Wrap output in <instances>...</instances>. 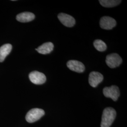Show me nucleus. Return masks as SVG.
I'll return each instance as SVG.
<instances>
[{"mask_svg":"<svg viewBox=\"0 0 127 127\" xmlns=\"http://www.w3.org/2000/svg\"><path fill=\"white\" fill-rule=\"evenodd\" d=\"M116 116V111L112 107H107L104 110L101 127H110L114 122Z\"/></svg>","mask_w":127,"mask_h":127,"instance_id":"f257e3e1","label":"nucleus"},{"mask_svg":"<svg viewBox=\"0 0 127 127\" xmlns=\"http://www.w3.org/2000/svg\"><path fill=\"white\" fill-rule=\"evenodd\" d=\"M45 114L43 110L40 108H33L27 113L26 119L28 123H32L36 122L42 117Z\"/></svg>","mask_w":127,"mask_h":127,"instance_id":"f03ea898","label":"nucleus"},{"mask_svg":"<svg viewBox=\"0 0 127 127\" xmlns=\"http://www.w3.org/2000/svg\"><path fill=\"white\" fill-rule=\"evenodd\" d=\"M105 62L109 67L114 68L118 67L122 63L123 60L118 54L113 53L106 56Z\"/></svg>","mask_w":127,"mask_h":127,"instance_id":"7ed1b4c3","label":"nucleus"},{"mask_svg":"<svg viewBox=\"0 0 127 127\" xmlns=\"http://www.w3.org/2000/svg\"><path fill=\"white\" fill-rule=\"evenodd\" d=\"M103 94L106 97H109L116 101L118 100L120 92L118 87L113 85L109 87H105L103 90Z\"/></svg>","mask_w":127,"mask_h":127,"instance_id":"20e7f679","label":"nucleus"},{"mask_svg":"<svg viewBox=\"0 0 127 127\" xmlns=\"http://www.w3.org/2000/svg\"><path fill=\"white\" fill-rule=\"evenodd\" d=\"M29 78L32 83L36 85L42 84L44 83L46 81L45 75L43 73L36 71L30 73Z\"/></svg>","mask_w":127,"mask_h":127,"instance_id":"39448f33","label":"nucleus"},{"mask_svg":"<svg viewBox=\"0 0 127 127\" xmlns=\"http://www.w3.org/2000/svg\"><path fill=\"white\" fill-rule=\"evenodd\" d=\"M116 22L115 20L111 17L104 16L101 18L100 27L105 30H110L115 27Z\"/></svg>","mask_w":127,"mask_h":127,"instance_id":"423d86ee","label":"nucleus"},{"mask_svg":"<svg viewBox=\"0 0 127 127\" xmlns=\"http://www.w3.org/2000/svg\"><path fill=\"white\" fill-rule=\"evenodd\" d=\"M58 17L60 22L66 27H73L75 24V19L72 16L67 14H59Z\"/></svg>","mask_w":127,"mask_h":127,"instance_id":"0eeeda50","label":"nucleus"},{"mask_svg":"<svg viewBox=\"0 0 127 127\" xmlns=\"http://www.w3.org/2000/svg\"><path fill=\"white\" fill-rule=\"evenodd\" d=\"M104 77L99 72H92L90 73L89 78V82L91 86L95 88L103 81Z\"/></svg>","mask_w":127,"mask_h":127,"instance_id":"6e6552de","label":"nucleus"},{"mask_svg":"<svg viewBox=\"0 0 127 127\" xmlns=\"http://www.w3.org/2000/svg\"><path fill=\"white\" fill-rule=\"evenodd\" d=\"M68 68L74 72L78 73H82L85 70V66L82 62L77 60H72L67 63Z\"/></svg>","mask_w":127,"mask_h":127,"instance_id":"1a4fd4ad","label":"nucleus"},{"mask_svg":"<svg viewBox=\"0 0 127 127\" xmlns=\"http://www.w3.org/2000/svg\"><path fill=\"white\" fill-rule=\"evenodd\" d=\"M35 18V15L31 12H24L18 14L16 17L17 20L20 22L26 23L30 22Z\"/></svg>","mask_w":127,"mask_h":127,"instance_id":"9d476101","label":"nucleus"},{"mask_svg":"<svg viewBox=\"0 0 127 127\" xmlns=\"http://www.w3.org/2000/svg\"><path fill=\"white\" fill-rule=\"evenodd\" d=\"M54 45L52 42H46L38 47L35 50L41 54L46 55L50 53L53 50Z\"/></svg>","mask_w":127,"mask_h":127,"instance_id":"9b49d317","label":"nucleus"},{"mask_svg":"<svg viewBox=\"0 0 127 127\" xmlns=\"http://www.w3.org/2000/svg\"><path fill=\"white\" fill-rule=\"evenodd\" d=\"M12 46L10 44H5L0 47V62H2L6 57L12 50Z\"/></svg>","mask_w":127,"mask_h":127,"instance_id":"f8f14e48","label":"nucleus"},{"mask_svg":"<svg viewBox=\"0 0 127 127\" xmlns=\"http://www.w3.org/2000/svg\"><path fill=\"white\" fill-rule=\"evenodd\" d=\"M101 5L105 8H112L115 7L121 2V0H100Z\"/></svg>","mask_w":127,"mask_h":127,"instance_id":"ddd939ff","label":"nucleus"},{"mask_svg":"<svg viewBox=\"0 0 127 127\" xmlns=\"http://www.w3.org/2000/svg\"><path fill=\"white\" fill-rule=\"evenodd\" d=\"M94 46L96 50L100 51H104L107 49V46L104 42L101 40H96L94 41Z\"/></svg>","mask_w":127,"mask_h":127,"instance_id":"4468645a","label":"nucleus"}]
</instances>
